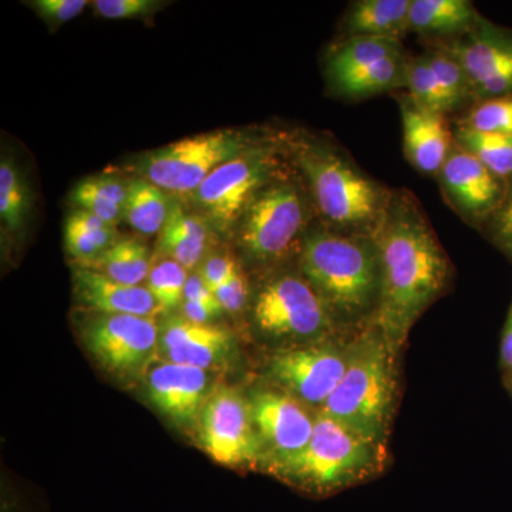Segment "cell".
<instances>
[{
	"label": "cell",
	"mask_w": 512,
	"mask_h": 512,
	"mask_svg": "<svg viewBox=\"0 0 512 512\" xmlns=\"http://www.w3.org/2000/svg\"><path fill=\"white\" fill-rule=\"evenodd\" d=\"M437 177L454 211L476 227L484 225L497 210L507 188V181L458 143H454Z\"/></svg>",
	"instance_id": "cell-14"
},
{
	"label": "cell",
	"mask_w": 512,
	"mask_h": 512,
	"mask_svg": "<svg viewBox=\"0 0 512 512\" xmlns=\"http://www.w3.org/2000/svg\"><path fill=\"white\" fill-rule=\"evenodd\" d=\"M249 407L262 451L269 453V463L295 456L311 440L316 416L291 394L256 390L249 399Z\"/></svg>",
	"instance_id": "cell-15"
},
{
	"label": "cell",
	"mask_w": 512,
	"mask_h": 512,
	"mask_svg": "<svg viewBox=\"0 0 512 512\" xmlns=\"http://www.w3.org/2000/svg\"><path fill=\"white\" fill-rule=\"evenodd\" d=\"M127 195L128 185L116 178L92 177L74 187L72 201L79 210L90 212L116 227L117 222L124 220Z\"/></svg>",
	"instance_id": "cell-27"
},
{
	"label": "cell",
	"mask_w": 512,
	"mask_h": 512,
	"mask_svg": "<svg viewBox=\"0 0 512 512\" xmlns=\"http://www.w3.org/2000/svg\"><path fill=\"white\" fill-rule=\"evenodd\" d=\"M184 301L220 303L215 298V293L211 291L210 286L205 284L200 274L188 276L187 284L184 288Z\"/></svg>",
	"instance_id": "cell-41"
},
{
	"label": "cell",
	"mask_w": 512,
	"mask_h": 512,
	"mask_svg": "<svg viewBox=\"0 0 512 512\" xmlns=\"http://www.w3.org/2000/svg\"><path fill=\"white\" fill-rule=\"evenodd\" d=\"M439 47L463 66L474 99L512 97V29L481 18L466 35Z\"/></svg>",
	"instance_id": "cell-10"
},
{
	"label": "cell",
	"mask_w": 512,
	"mask_h": 512,
	"mask_svg": "<svg viewBox=\"0 0 512 512\" xmlns=\"http://www.w3.org/2000/svg\"><path fill=\"white\" fill-rule=\"evenodd\" d=\"M87 349L101 366L117 376L146 372L160 349L156 318L133 315H101L84 332Z\"/></svg>",
	"instance_id": "cell-12"
},
{
	"label": "cell",
	"mask_w": 512,
	"mask_h": 512,
	"mask_svg": "<svg viewBox=\"0 0 512 512\" xmlns=\"http://www.w3.org/2000/svg\"><path fill=\"white\" fill-rule=\"evenodd\" d=\"M350 362V346H309L286 350L272 357L269 376L285 393L309 406H325L342 382Z\"/></svg>",
	"instance_id": "cell-13"
},
{
	"label": "cell",
	"mask_w": 512,
	"mask_h": 512,
	"mask_svg": "<svg viewBox=\"0 0 512 512\" xmlns=\"http://www.w3.org/2000/svg\"><path fill=\"white\" fill-rule=\"evenodd\" d=\"M117 239L114 225L107 224L90 212L76 210L67 217L64 224V245L74 259L92 261Z\"/></svg>",
	"instance_id": "cell-26"
},
{
	"label": "cell",
	"mask_w": 512,
	"mask_h": 512,
	"mask_svg": "<svg viewBox=\"0 0 512 512\" xmlns=\"http://www.w3.org/2000/svg\"><path fill=\"white\" fill-rule=\"evenodd\" d=\"M208 229L198 215L188 214L177 202H173L170 217L160 232L161 252L191 271L200 264L207 249Z\"/></svg>",
	"instance_id": "cell-22"
},
{
	"label": "cell",
	"mask_w": 512,
	"mask_h": 512,
	"mask_svg": "<svg viewBox=\"0 0 512 512\" xmlns=\"http://www.w3.org/2000/svg\"><path fill=\"white\" fill-rule=\"evenodd\" d=\"M274 168L269 151L251 147L215 168L192 197L220 231H228L244 217L249 204L266 184Z\"/></svg>",
	"instance_id": "cell-9"
},
{
	"label": "cell",
	"mask_w": 512,
	"mask_h": 512,
	"mask_svg": "<svg viewBox=\"0 0 512 512\" xmlns=\"http://www.w3.org/2000/svg\"><path fill=\"white\" fill-rule=\"evenodd\" d=\"M402 42L383 37H348L329 57L330 82L336 83L350 74L367 69L390 57L403 55Z\"/></svg>",
	"instance_id": "cell-24"
},
{
	"label": "cell",
	"mask_w": 512,
	"mask_h": 512,
	"mask_svg": "<svg viewBox=\"0 0 512 512\" xmlns=\"http://www.w3.org/2000/svg\"><path fill=\"white\" fill-rule=\"evenodd\" d=\"M29 210V192L18 168L3 158L0 164V218L10 231H18Z\"/></svg>",
	"instance_id": "cell-31"
},
{
	"label": "cell",
	"mask_w": 512,
	"mask_h": 512,
	"mask_svg": "<svg viewBox=\"0 0 512 512\" xmlns=\"http://www.w3.org/2000/svg\"><path fill=\"white\" fill-rule=\"evenodd\" d=\"M406 87L409 89L410 99L423 109L436 111L444 116L453 111L423 55L409 60Z\"/></svg>",
	"instance_id": "cell-33"
},
{
	"label": "cell",
	"mask_w": 512,
	"mask_h": 512,
	"mask_svg": "<svg viewBox=\"0 0 512 512\" xmlns=\"http://www.w3.org/2000/svg\"><path fill=\"white\" fill-rule=\"evenodd\" d=\"M157 0H96L93 9L101 18L109 20L147 18L163 8Z\"/></svg>",
	"instance_id": "cell-36"
},
{
	"label": "cell",
	"mask_w": 512,
	"mask_h": 512,
	"mask_svg": "<svg viewBox=\"0 0 512 512\" xmlns=\"http://www.w3.org/2000/svg\"><path fill=\"white\" fill-rule=\"evenodd\" d=\"M171 207L173 202L168 200L167 192L150 181L141 178L128 184L124 220L140 234H160L170 217Z\"/></svg>",
	"instance_id": "cell-25"
},
{
	"label": "cell",
	"mask_w": 512,
	"mask_h": 512,
	"mask_svg": "<svg viewBox=\"0 0 512 512\" xmlns=\"http://www.w3.org/2000/svg\"><path fill=\"white\" fill-rule=\"evenodd\" d=\"M412 0H357L349 6L343 29L348 37H383L402 42L409 32Z\"/></svg>",
	"instance_id": "cell-21"
},
{
	"label": "cell",
	"mask_w": 512,
	"mask_h": 512,
	"mask_svg": "<svg viewBox=\"0 0 512 512\" xmlns=\"http://www.w3.org/2000/svg\"><path fill=\"white\" fill-rule=\"evenodd\" d=\"M295 153L325 228L373 237L393 191L363 173L349 154L332 144L302 141Z\"/></svg>",
	"instance_id": "cell-3"
},
{
	"label": "cell",
	"mask_w": 512,
	"mask_h": 512,
	"mask_svg": "<svg viewBox=\"0 0 512 512\" xmlns=\"http://www.w3.org/2000/svg\"><path fill=\"white\" fill-rule=\"evenodd\" d=\"M404 153L416 170L439 175L453 148V137L444 114L423 109L409 96L400 101Z\"/></svg>",
	"instance_id": "cell-18"
},
{
	"label": "cell",
	"mask_w": 512,
	"mask_h": 512,
	"mask_svg": "<svg viewBox=\"0 0 512 512\" xmlns=\"http://www.w3.org/2000/svg\"><path fill=\"white\" fill-rule=\"evenodd\" d=\"M248 148L244 138L234 131H211L148 153L140 170L144 180L167 194L185 197L194 195L215 168Z\"/></svg>",
	"instance_id": "cell-6"
},
{
	"label": "cell",
	"mask_w": 512,
	"mask_h": 512,
	"mask_svg": "<svg viewBox=\"0 0 512 512\" xmlns=\"http://www.w3.org/2000/svg\"><path fill=\"white\" fill-rule=\"evenodd\" d=\"M124 285L140 286L150 275L151 255L147 245L137 238L116 239L92 261L80 264Z\"/></svg>",
	"instance_id": "cell-23"
},
{
	"label": "cell",
	"mask_w": 512,
	"mask_h": 512,
	"mask_svg": "<svg viewBox=\"0 0 512 512\" xmlns=\"http://www.w3.org/2000/svg\"><path fill=\"white\" fill-rule=\"evenodd\" d=\"M456 143L474 154L501 180L508 181L512 177V137L481 133L460 126L456 134Z\"/></svg>",
	"instance_id": "cell-29"
},
{
	"label": "cell",
	"mask_w": 512,
	"mask_h": 512,
	"mask_svg": "<svg viewBox=\"0 0 512 512\" xmlns=\"http://www.w3.org/2000/svg\"><path fill=\"white\" fill-rule=\"evenodd\" d=\"M200 440L208 456L222 466L255 463L264 454L249 402L231 387H218L205 403Z\"/></svg>",
	"instance_id": "cell-11"
},
{
	"label": "cell",
	"mask_w": 512,
	"mask_h": 512,
	"mask_svg": "<svg viewBox=\"0 0 512 512\" xmlns=\"http://www.w3.org/2000/svg\"><path fill=\"white\" fill-rule=\"evenodd\" d=\"M396 356L372 326L350 345L345 376L319 413L384 447L396 397Z\"/></svg>",
	"instance_id": "cell-4"
},
{
	"label": "cell",
	"mask_w": 512,
	"mask_h": 512,
	"mask_svg": "<svg viewBox=\"0 0 512 512\" xmlns=\"http://www.w3.org/2000/svg\"><path fill=\"white\" fill-rule=\"evenodd\" d=\"M473 2L468 0H412L409 32L431 39H457L480 22Z\"/></svg>",
	"instance_id": "cell-20"
},
{
	"label": "cell",
	"mask_w": 512,
	"mask_h": 512,
	"mask_svg": "<svg viewBox=\"0 0 512 512\" xmlns=\"http://www.w3.org/2000/svg\"><path fill=\"white\" fill-rule=\"evenodd\" d=\"M214 293L224 312L235 313L241 311L249 296L247 276L244 275L242 269H239L237 274L228 279Z\"/></svg>",
	"instance_id": "cell-38"
},
{
	"label": "cell",
	"mask_w": 512,
	"mask_h": 512,
	"mask_svg": "<svg viewBox=\"0 0 512 512\" xmlns=\"http://www.w3.org/2000/svg\"><path fill=\"white\" fill-rule=\"evenodd\" d=\"M187 269L167 258L151 268L147 288L157 302L161 313L174 311L184 302V288L187 284Z\"/></svg>",
	"instance_id": "cell-32"
},
{
	"label": "cell",
	"mask_w": 512,
	"mask_h": 512,
	"mask_svg": "<svg viewBox=\"0 0 512 512\" xmlns=\"http://www.w3.org/2000/svg\"><path fill=\"white\" fill-rule=\"evenodd\" d=\"M302 275L335 319L355 322L375 316L380 298V259L373 237L328 228L303 239Z\"/></svg>",
	"instance_id": "cell-2"
},
{
	"label": "cell",
	"mask_w": 512,
	"mask_h": 512,
	"mask_svg": "<svg viewBox=\"0 0 512 512\" xmlns=\"http://www.w3.org/2000/svg\"><path fill=\"white\" fill-rule=\"evenodd\" d=\"M461 126L512 137V97L480 101Z\"/></svg>",
	"instance_id": "cell-34"
},
{
	"label": "cell",
	"mask_w": 512,
	"mask_h": 512,
	"mask_svg": "<svg viewBox=\"0 0 512 512\" xmlns=\"http://www.w3.org/2000/svg\"><path fill=\"white\" fill-rule=\"evenodd\" d=\"M423 56L436 77L441 92L446 96L451 110H456L464 101L474 99L470 80L456 57L451 56L439 46L436 49L427 50Z\"/></svg>",
	"instance_id": "cell-30"
},
{
	"label": "cell",
	"mask_w": 512,
	"mask_h": 512,
	"mask_svg": "<svg viewBox=\"0 0 512 512\" xmlns=\"http://www.w3.org/2000/svg\"><path fill=\"white\" fill-rule=\"evenodd\" d=\"M87 5L89 2L86 0H35L30 3L50 28H57L76 19Z\"/></svg>",
	"instance_id": "cell-37"
},
{
	"label": "cell",
	"mask_w": 512,
	"mask_h": 512,
	"mask_svg": "<svg viewBox=\"0 0 512 512\" xmlns=\"http://www.w3.org/2000/svg\"><path fill=\"white\" fill-rule=\"evenodd\" d=\"M2 512H16V511L10 510V505L9 504H5V505H3V511Z\"/></svg>",
	"instance_id": "cell-43"
},
{
	"label": "cell",
	"mask_w": 512,
	"mask_h": 512,
	"mask_svg": "<svg viewBox=\"0 0 512 512\" xmlns=\"http://www.w3.org/2000/svg\"><path fill=\"white\" fill-rule=\"evenodd\" d=\"M501 360L503 365L512 372V302L505 320L503 339H501Z\"/></svg>",
	"instance_id": "cell-42"
},
{
	"label": "cell",
	"mask_w": 512,
	"mask_h": 512,
	"mask_svg": "<svg viewBox=\"0 0 512 512\" xmlns=\"http://www.w3.org/2000/svg\"><path fill=\"white\" fill-rule=\"evenodd\" d=\"M511 389H512V379H511Z\"/></svg>",
	"instance_id": "cell-44"
},
{
	"label": "cell",
	"mask_w": 512,
	"mask_h": 512,
	"mask_svg": "<svg viewBox=\"0 0 512 512\" xmlns=\"http://www.w3.org/2000/svg\"><path fill=\"white\" fill-rule=\"evenodd\" d=\"M224 309L220 303H204V302H183V316L185 319L194 323H208L211 319L221 315Z\"/></svg>",
	"instance_id": "cell-40"
},
{
	"label": "cell",
	"mask_w": 512,
	"mask_h": 512,
	"mask_svg": "<svg viewBox=\"0 0 512 512\" xmlns=\"http://www.w3.org/2000/svg\"><path fill=\"white\" fill-rule=\"evenodd\" d=\"M252 315L258 329L274 338H322L336 325L335 316L303 275L268 282L256 296Z\"/></svg>",
	"instance_id": "cell-8"
},
{
	"label": "cell",
	"mask_w": 512,
	"mask_h": 512,
	"mask_svg": "<svg viewBox=\"0 0 512 512\" xmlns=\"http://www.w3.org/2000/svg\"><path fill=\"white\" fill-rule=\"evenodd\" d=\"M484 225L495 247L512 259V177L507 181L503 200Z\"/></svg>",
	"instance_id": "cell-35"
},
{
	"label": "cell",
	"mask_w": 512,
	"mask_h": 512,
	"mask_svg": "<svg viewBox=\"0 0 512 512\" xmlns=\"http://www.w3.org/2000/svg\"><path fill=\"white\" fill-rule=\"evenodd\" d=\"M407 64L406 56L390 57L360 70L333 83L336 92L348 99H363V97L376 96V94L389 92L394 87L406 86Z\"/></svg>",
	"instance_id": "cell-28"
},
{
	"label": "cell",
	"mask_w": 512,
	"mask_h": 512,
	"mask_svg": "<svg viewBox=\"0 0 512 512\" xmlns=\"http://www.w3.org/2000/svg\"><path fill=\"white\" fill-rule=\"evenodd\" d=\"M148 400L168 419L178 424L194 423L210 399L207 370L165 362L148 370Z\"/></svg>",
	"instance_id": "cell-16"
},
{
	"label": "cell",
	"mask_w": 512,
	"mask_h": 512,
	"mask_svg": "<svg viewBox=\"0 0 512 512\" xmlns=\"http://www.w3.org/2000/svg\"><path fill=\"white\" fill-rule=\"evenodd\" d=\"M80 301L100 315H133L156 318L161 313L147 286L124 285L93 269L79 268L74 274Z\"/></svg>",
	"instance_id": "cell-19"
},
{
	"label": "cell",
	"mask_w": 512,
	"mask_h": 512,
	"mask_svg": "<svg viewBox=\"0 0 512 512\" xmlns=\"http://www.w3.org/2000/svg\"><path fill=\"white\" fill-rule=\"evenodd\" d=\"M308 224V207L291 183H268L242 217L239 242L255 262H275L288 255Z\"/></svg>",
	"instance_id": "cell-7"
},
{
	"label": "cell",
	"mask_w": 512,
	"mask_h": 512,
	"mask_svg": "<svg viewBox=\"0 0 512 512\" xmlns=\"http://www.w3.org/2000/svg\"><path fill=\"white\" fill-rule=\"evenodd\" d=\"M384 447L326 414H316L309 443L295 456L271 464V473L313 495L363 483L382 470Z\"/></svg>",
	"instance_id": "cell-5"
},
{
	"label": "cell",
	"mask_w": 512,
	"mask_h": 512,
	"mask_svg": "<svg viewBox=\"0 0 512 512\" xmlns=\"http://www.w3.org/2000/svg\"><path fill=\"white\" fill-rule=\"evenodd\" d=\"M373 239L382 275L373 328L397 355L414 323L447 288L451 266L412 192L393 191Z\"/></svg>",
	"instance_id": "cell-1"
},
{
	"label": "cell",
	"mask_w": 512,
	"mask_h": 512,
	"mask_svg": "<svg viewBox=\"0 0 512 512\" xmlns=\"http://www.w3.org/2000/svg\"><path fill=\"white\" fill-rule=\"evenodd\" d=\"M231 349V333L210 323L174 316L160 328V350L171 363L208 370L224 362Z\"/></svg>",
	"instance_id": "cell-17"
},
{
	"label": "cell",
	"mask_w": 512,
	"mask_h": 512,
	"mask_svg": "<svg viewBox=\"0 0 512 512\" xmlns=\"http://www.w3.org/2000/svg\"><path fill=\"white\" fill-rule=\"evenodd\" d=\"M239 265L228 255L210 256L202 265L200 275L212 292L217 291L228 279L237 274Z\"/></svg>",
	"instance_id": "cell-39"
}]
</instances>
